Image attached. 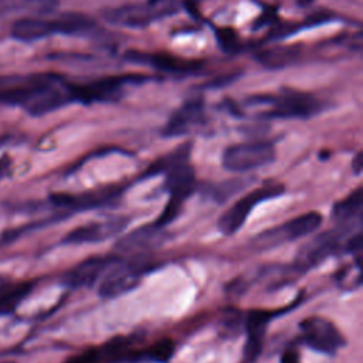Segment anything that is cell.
<instances>
[{
	"label": "cell",
	"mask_w": 363,
	"mask_h": 363,
	"mask_svg": "<svg viewBox=\"0 0 363 363\" xmlns=\"http://www.w3.org/2000/svg\"><path fill=\"white\" fill-rule=\"evenodd\" d=\"M248 101L252 105L267 106L259 116L268 119H309L323 109V102L316 95L294 88H281L277 94L254 95Z\"/></svg>",
	"instance_id": "6da1fadb"
},
{
	"label": "cell",
	"mask_w": 363,
	"mask_h": 363,
	"mask_svg": "<svg viewBox=\"0 0 363 363\" xmlns=\"http://www.w3.org/2000/svg\"><path fill=\"white\" fill-rule=\"evenodd\" d=\"M149 77L142 74L111 75L89 82H64L71 102L95 104L115 102L123 96L125 86L145 82Z\"/></svg>",
	"instance_id": "7a4b0ae2"
},
{
	"label": "cell",
	"mask_w": 363,
	"mask_h": 363,
	"mask_svg": "<svg viewBox=\"0 0 363 363\" xmlns=\"http://www.w3.org/2000/svg\"><path fill=\"white\" fill-rule=\"evenodd\" d=\"M277 157V150L272 142L255 140L235 143L224 149L221 163L230 172H250L271 164Z\"/></svg>",
	"instance_id": "3957f363"
},
{
	"label": "cell",
	"mask_w": 363,
	"mask_h": 363,
	"mask_svg": "<svg viewBox=\"0 0 363 363\" xmlns=\"http://www.w3.org/2000/svg\"><path fill=\"white\" fill-rule=\"evenodd\" d=\"M176 10L177 9L172 4H155L146 1L106 9L102 11V17L113 26L126 28H143L153 24L155 21L174 14Z\"/></svg>",
	"instance_id": "277c9868"
},
{
	"label": "cell",
	"mask_w": 363,
	"mask_h": 363,
	"mask_svg": "<svg viewBox=\"0 0 363 363\" xmlns=\"http://www.w3.org/2000/svg\"><path fill=\"white\" fill-rule=\"evenodd\" d=\"M194 187H196L194 169L189 164V162L180 163L173 169H170L166 173V179L163 183V189L169 191L170 199L164 206L162 214L155 221V224L159 227H164L169 223H172L180 213L183 203L193 193Z\"/></svg>",
	"instance_id": "5b68a950"
},
{
	"label": "cell",
	"mask_w": 363,
	"mask_h": 363,
	"mask_svg": "<svg viewBox=\"0 0 363 363\" xmlns=\"http://www.w3.org/2000/svg\"><path fill=\"white\" fill-rule=\"evenodd\" d=\"M282 193H284V187L281 184H274V183L265 184L262 187H258L247 193L220 216L217 223L220 233L224 235H233L244 225L247 217L250 216V213L257 204L268 199L277 197Z\"/></svg>",
	"instance_id": "8992f818"
},
{
	"label": "cell",
	"mask_w": 363,
	"mask_h": 363,
	"mask_svg": "<svg viewBox=\"0 0 363 363\" xmlns=\"http://www.w3.org/2000/svg\"><path fill=\"white\" fill-rule=\"evenodd\" d=\"M320 224H322V216L316 211H309L286 221L285 224L262 231L254 238L252 245L257 247L258 250H264V248L277 247L284 242L295 241L313 233Z\"/></svg>",
	"instance_id": "52a82bcc"
},
{
	"label": "cell",
	"mask_w": 363,
	"mask_h": 363,
	"mask_svg": "<svg viewBox=\"0 0 363 363\" xmlns=\"http://www.w3.org/2000/svg\"><path fill=\"white\" fill-rule=\"evenodd\" d=\"M347 227L340 225L336 230L323 231L303 244L294 259V267L299 272H306L320 262H323L328 257H330L340 245V240L345 234Z\"/></svg>",
	"instance_id": "ba28073f"
},
{
	"label": "cell",
	"mask_w": 363,
	"mask_h": 363,
	"mask_svg": "<svg viewBox=\"0 0 363 363\" xmlns=\"http://www.w3.org/2000/svg\"><path fill=\"white\" fill-rule=\"evenodd\" d=\"M301 337L311 349L333 354L345 346V337L340 330L328 319L320 316H309L299 323Z\"/></svg>",
	"instance_id": "9c48e42d"
},
{
	"label": "cell",
	"mask_w": 363,
	"mask_h": 363,
	"mask_svg": "<svg viewBox=\"0 0 363 363\" xmlns=\"http://www.w3.org/2000/svg\"><path fill=\"white\" fill-rule=\"evenodd\" d=\"M145 267L146 265L138 264L136 261L125 262L121 258L116 259L102 275L101 284L98 286L99 296L111 299L133 289L140 281Z\"/></svg>",
	"instance_id": "30bf717a"
},
{
	"label": "cell",
	"mask_w": 363,
	"mask_h": 363,
	"mask_svg": "<svg viewBox=\"0 0 363 363\" xmlns=\"http://www.w3.org/2000/svg\"><path fill=\"white\" fill-rule=\"evenodd\" d=\"M123 58L133 64L149 65L159 71L172 74H189L199 71L203 67V61L200 60L182 58L166 52H143L138 50H129L123 54Z\"/></svg>",
	"instance_id": "8fae6325"
},
{
	"label": "cell",
	"mask_w": 363,
	"mask_h": 363,
	"mask_svg": "<svg viewBox=\"0 0 363 363\" xmlns=\"http://www.w3.org/2000/svg\"><path fill=\"white\" fill-rule=\"evenodd\" d=\"M128 218L123 216L109 217L104 221H94L84 225H79L71 230L64 238V244H92L105 241L118 233L123 231L128 225Z\"/></svg>",
	"instance_id": "7c38bea8"
},
{
	"label": "cell",
	"mask_w": 363,
	"mask_h": 363,
	"mask_svg": "<svg viewBox=\"0 0 363 363\" xmlns=\"http://www.w3.org/2000/svg\"><path fill=\"white\" fill-rule=\"evenodd\" d=\"M166 240V234L163 227L156 225H143L132 233L123 235L115 245L116 252L126 255V257H142L146 252L162 245Z\"/></svg>",
	"instance_id": "4fadbf2b"
},
{
	"label": "cell",
	"mask_w": 363,
	"mask_h": 363,
	"mask_svg": "<svg viewBox=\"0 0 363 363\" xmlns=\"http://www.w3.org/2000/svg\"><path fill=\"white\" fill-rule=\"evenodd\" d=\"M204 121V102L201 98H191L183 102L167 119L162 129L164 138H177L189 133Z\"/></svg>",
	"instance_id": "5bb4252c"
},
{
	"label": "cell",
	"mask_w": 363,
	"mask_h": 363,
	"mask_svg": "<svg viewBox=\"0 0 363 363\" xmlns=\"http://www.w3.org/2000/svg\"><path fill=\"white\" fill-rule=\"evenodd\" d=\"M275 316L272 311H261L255 309L248 312L244 328H245V343L242 349V362L241 363H255L258 356L262 352V343L265 330L268 328V323Z\"/></svg>",
	"instance_id": "9a60e30c"
},
{
	"label": "cell",
	"mask_w": 363,
	"mask_h": 363,
	"mask_svg": "<svg viewBox=\"0 0 363 363\" xmlns=\"http://www.w3.org/2000/svg\"><path fill=\"white\" fill-rule=\"evenodd\" d=\"M121 190L122 189L118 186H108V187H101V189L86 191L82 194L54 193V194H51L50 200L58 207L81 211V210L99 207V206H104V204L112 201L113 199L118 197Z\"/></svg>",
	"instance_id": "2e32d148"
},
{
	"label": "cell",
	"mask_w": 363,
	"mask_h": 363,
	"mask_svg": "<svg viewBox=\"0 0 363 363\" xmlns=\"http://www.w3.org/2000/svg\"><path fill=\"white\" fill-rule=\"evenodd\" d=\"M119 257H91L79 262L65 275V284L71 288L91 286Z\"/></svg>",
	"instance_id": "e0dca14e"
},
{
	"label": "cell",
	"mask_w": 363,
	"mask_h": 363,
	"mask_svg": "<svg viewBox=\"0 0 363 363\" xmlns=\"http://www.w3.org/2000/svg\"><path fill=\"white\" fill-rule=\"evenodd\" d=\"M10 34L14 40L23 43H33L54 34L51 18L40 16H27L14 21Z\"/></svg>",
	"instance_id": "ac0fdd59"
},
{
	"label": "cell",
	"mask_w": 363,
	"mask_h": 363,
	"mask_svg": "<svg viewBox=\"0 0 363 363\" xmlns=\"http://www.w3.org/2000/svg\"><path fill=\"white\" fill-rule=\"evenodd\" d=\"M302 55V47L298 44L291 45H272L255 52L254 58L265 68L281 69L294 65Z\"/></svg>",
	"instance_id": "d6986e66"
},
{
	"label": "cell",
	"mask_w": 363,
	"mask_h": 363,
	"mask_svg": "<svg viewBox=\"0 0 363 363\" xmlns=\"http://www.w3.org/2000/svg\"><path fill=\"white\" fill-rule=\"evenodd\" d=\"M51 24H52L54 34H64V35L88 34L96 27V23L89 16L77 13V11L61 13L57 17L51 18Z\"/></svg>",
	"instance_id": "ffe728a7"
},
{
	"label": "cell",
	"mask_w": 363,
	"mask_h": 363,
	"mask_svg": "<svg viewBox=\"0 0 363 363\" xmlns=\"http://www.w3.org/2000/svg\"><path fill=\"white\" fill-rule=\"evenodd\" d=\"M362 206H363V194H362V187H357L353 190L350 194H347L343 200L337 201L333 206V218L340 224H349L354 221L360 213H362Z\"/></svg>",
	"instance_id": "44dd1931"
},
{
	"label": "cell",
	"mask_w": 363,
	"mask_h": 363,
	"mask_svg": "<svg viewBox=\"0 0 363 363\" xmlns=\"http://www.w3.org/2000/svg\"><path fill=\"white\" fill-rule=\"evenodd\" d=\"M190 149H191L190 143H183V145L177 146L174 150H172L167 155L155 160L146 169V172L143 173V177H152V176H157L160 173H167L174 166H177L180 163H184V162H189Z\"/></svg>",
	"instance_id": "7402d4cb"
},
{
	"label": "cell",
	"mask_w": 363,
	"mask_h": 363,
	"mask_svg": "<svg viewBox=\"0 0 363 363\" xmlns=\"http://www.w3.org/2000/svg\"><path fill=\"white\" fill-rule=\"evenodd\" d=\"M31 288V282H18L0 291V315L13 312L21 299L30 294Z\"/></svg>",
	"instance_id": "603a6c76"
},
{
	"label": "cell",
	"mask_w": 363,
	"mask_h": 363,
	"mask_svg": "<svg viewBox=\"0 0 363 363\" xmlns=\"http://www.w3.org/2000/svg\"><path fill=\"white\" fill-rule=\"evenodd\" d=\"M173 350H174V346H173V342L170 339H160L157 342H155L147 350H146V359L149 360H155V362H167L172 354H173Z\"/></svg>",
	"instance_id": "cb8c5ba5"
},
{
	"label": "cell",
	"mask_w": 363,
	"mask_h": 363,
	"mask_svg": "<svg viewBox=\"0 0 363 363\" xmlns=\"http://www.w3.org/2000/svg\"><path fill=\"white\" fill-rule=\"evenodd\" d=\"M64 363H108L102 347H89L75 356H71Z\"/></svg>",
	"instance_id": "d4e9b609"
},
{
	"label": "cell",
	"mask_w": 363,
	"mask_h": 363,
	"mask_svg": "<svg viewBox=\"0 0 363 363\" xmlns=\"http://www.w3.org/2000/svg\"><path fill=\"white\" fill-rule=\"evenodd\" d=\"M20 6L35 16L43 17L44 14L52 13L58 7V0H21Z\"/></svg>",
	"instance_id": "484cf974"
},
{
	"label": "cell",
	"mask_w": 363,
	"mask_h": 363,
	"mask_svg": "<svg viewBox=\"0 0 363 363\" xmlns=\"http://www.w3.org/2000/svg\"><path fill=\"white\" fill-rule=\"evenodd\" d=\"M281 363H301V359H299V354L295 350L288 349L282 353Z\"/></svg>",
	"instance_id": "4316f807"
},
{
	"label": "cell",
	"mask_w": 363,
	"mask_h": 363,
	"mask_svg": "<svg viewBox=\"0 0 363 363\" xmlns=\"http://www.w3.org/2000/svg\"><path fill=\"white\" fill-rule=\"evenodd\" d=\"M362 164H363V159H362V152H357L353 162H352V169L356 174H359L362 172Z\"/></svg>",
	"instance_id": "83f0119b"
},
{
	"label": "cell",
	"mask_w": 363,
	"mask_h": 363,
	"mask_svg": "<svg viewBox=\"0 0 363 363\" xmlns=\"http://www.w3.org/2000/svg\"><path fill=\"white\" fill-rule=\"evenodd\" d=\"M237 186H241V182H234V183L231 184V191L228 193V196H230V194H233V193L237 190ZM224 187H225V184L218 186V189H217L218 191H223V193H221V197H227V190H225Z\"/></svg>",
	"instance_id": "f1b7e54d"
},
{
	"label": "cell",
	"mask_w": 363,
	"mask_h": 363,
	"mask_svg": "<svg viewBox=\"0 0 363 363\" xmlns=\"http://www.w3.org/2000/svg\"><path fill=\"white\" fill-rule=\"evenodd\" d=\"M7 167H9V160L7 159H1L0 160V177L6 173Z\"/></svg>",
	"instance_id": "f546056e"
},
{
	"label": "cell",
	"mask_w": 363,
	"mask_h": 363,
	"mask_svg": "<svg viewBox=\"0 0 363 363\" xmlns=\"http://www.w3.org/2000/svg\"><path fill=\"white\" fill-rule=\"evenodd\" d=\"M150 3H155V4H160L162 1H164V0H149Z\"/></svg>",
	"instance_id": "4dcf8cb0"
},
{
	"label": "cell",
	"mask_w": 363,
	"mask_h": 363,
	"mask_svg": "<svg viewBox=\"0 0 363 363\" xmlns=\"http://www.w3.org/2000/svg\"><path fill=\"white\" fill-rule=\"evenodd\" d=\"M0 363H16V362H13V360H4V362H0Z\"/></svg>",
	"instance_id": "1f68e13d"
},
{
	"label": "cell",
	"mask_w": 363,
	"mask_h": 363,
	"mask_svg": "<svg viewBox=\"0 0 363 363\" xmlns=\"http://www.w3.org/2000/svg\"><path fill=\"white\" fill-rule=\"evenodd\" d=\"M0 13H1V6H0Z\"/></svg>",
	"instance_id": "d6a6232c"
}]
</instances>
